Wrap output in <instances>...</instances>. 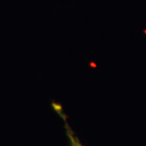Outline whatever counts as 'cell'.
Returning a JSON list of instances; mask_svg holds the SVG:
<instances>
[{"label":"cell","instance_id":"6da1fadb","mask_svg":"<svg viewBox=\"0 0 146 146\" xmlns=\"http://www.w3.org/2000/svg\"><path fill=\"white\" fill-rule=\"evenodd\" d=\"M51 106H52L53 110L59 115L60 117L62 118L64 122L66 133V135L68 137L69 140V143H70L69 146H84L81 143L78 137L76 135L74 131H72V129H71L68 122H67V118L68 117L64 114V112H63V108L62 106V105L59 103H57V102L52 101Z\"/></svg>","mask_w":146,"mask_h":146}]
</instances>
